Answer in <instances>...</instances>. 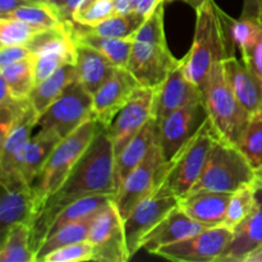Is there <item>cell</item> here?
Returning a JSON list of instances; mask_svg holds the SVG:
<instances>
[{
    "label": "cell",
    "mask_w": 262,
    "mask_h": 262,
    "mask_svg": "<svg viewBox=\"0 0 262 262\" xmlns=\"http://www.w3.org/2000/svg\"><path fill=\"white\" fill-rule=\"evenodd\" d=\"M165 164L166 159L158 141L145 159L128 174L115 194L114 202L123 220L141 201L158 188Z\"/></svg>",
    "instance_id": "cell-9"
},
{
    "label": "cell",
    "mask_w": 262,
    "mask_h": 262,
    "mask_svg": "<svg viewBox=\"0 0 262 262\" xmlns=\"http://www.w3.org/2000/svg\"><path fill=\"white\" fill-rule=\"evenodd\" d=\"M117 68L99 50L84 43H77V79L90 94L94 95L114 74Z\"/></svg>",
    "instance_id": "cell-24"
},
{
    "label": "cell",
    "mask_w": 262,
    "mask_h": 262,
    "mask_svg": "<svg viewBox=\"0 0 262 262\" xmlns=\"http://www.w3.org/2000/svg\"><path fill=\"white\" fill-rule=\"evenodd\" d=\"M145 87L127 68H117L112 77L92 95V118L107 128L118 113Z\"/></svg>",
    "instance_id": "cell-13"
},
{
    "label": "cell",
    "mask_w": 262,
    "mask_h": 262,
    "mask_svg": "<svg viewBox=\"0 0 262 262\" xmlns=\"http://www.w3.org/2000/svg\"><path fill=\"white\" fill-rule=\"evenodd\" d=\"M252 186L255 187V188H262V165L253 170Z\"/></svg>",
    "instance_id": "cell-49"
},
{
    "label": "cell",
    "mask_w": 262,
    "mask_h": 262,
    "mask_svg": "<svg viewBox=\"0 0 262 262\" xmlns=\"http://www.w3.org/2000/svg\"><path fill=\"white\" fill-rule=\"evenodd\" d=\"M204 101L217 137L238 145L251 120V115L233 94L223 71V60L214 66L204 87Z\"/></svg>",
    "instance_id": "cell-6"
},
{
    "label": "cell",
    "mask_w": 262,
    "mask_h": 262,
    "mask_svg": "<svg viewBox=\"0 0 262 262\" xmlns=\"http://www.w3.org/2000/svg\"><path fill=\"white\" fill-rule=\"evenodd\" d=\"M143 20H145L143 18L138 17L135 13H128V14H113L112 17L90 27L77 25L74 22H72V26L79 32L91 33L102 37H129L137 32Z\"/></svg>",
    "instance_id": "cell-30"
},
{
    "label": "cell",
    "mask_w": 262,
    "mask_h": 262,
    "mask_svg": "<svg viewBox=\"0 0 262 262\" xmlns=\"http://www.w3.org/2000/svg\"><path fill=\"white\" fill-rule=\"evenodd\" d=\"M156 142H158V124H156V120L151 118L143 125L142 129L115 156L114 181L117 192L119 191L120 186L128 177V174L145 159V156Z\"/></svg>",
    "instance_id": "cell-23"
},
{
    "label": "cell",
    "mask_w": 262,
    "mask_h": 262,
    "mask_svg": "<svg viewBox=\"0 0 262 262\" xmlns=\"http://www.w3.org/2000/svg\"><path fill=\"white\" fill-rule=\"evenodd\" d=\"M224 76L243 109L255 117L262 113V79L237 56L223 60Z\"/></svg>",
    "instance_id": "cell-18"
},
{
    "label": "cell",
    "mask_w": 262,
    "mask_h": 262,
    "mask_svg": "<svg viewBox=\"0 0 262 262\" xmlns=\"http://www.w3.org/2000/svg\"><path fill=\"white\" fill-rule=\"evenodd\" d=\"M204 229L205 227L194 222L184 210L176 206L143 238L141 250L143 248L148 253L154 255V252L159 248L179 242Z\"/></svg>",
    "instance_id": "cell-20"
},
{
    "label": "cell",
    "mask_w": 262,
    "mask_h": 262,
    "mask_svg": "<svg viewBox=\"0 0 262 262\" xmlns=\"http://www.w3.org/2000/svg\"><path fill=\"white\" fill-rule=\"evenodd\" d=\"M216 137L211 122L207 119L199 132L166 161L158 188L178 199L186 196L205 170Z\"/></svg>",
    "instance_id": "cell-5"
},
{
    "label": "cell",
    "mask_w": 262,
    "mask_h": 262,
    "mask_svg": "<svg viewBox=\"0 0 262 262\" xmlns=\"http://www.w3.org/2000/svg\"><path fill=\"white\" fill-rule=\"evenodd\" d=\"M114 166L112 138L106 128L101 127L63 184L43 202L31 224V241L35 252L48 235L56 215L69 204L94 194L115 197Z\"/></svg>",
    "instance_id": "cell-1"
},
{
    "label": "cell",
    "mask_w": 262,
    "mask_h": 262,
    "mask_svg": "<svg viewBox=\"0 0 262 262\" xmlns=\"http://www.w3.org/2000/svg\"><path fill=\"white\" fill-rule=\"evenodd\" d=\"M77 81L76 64L63 67L48 78L37 82L30 95L31 104L36 114L40 115L59 99L69 84Z\"/></svg>",
    "instance_id": "cell-26"
},
{
    "label": "cell",
    "mask_w": 262,
    "mask_h": 262,
    "mask_svg": "<svg viewBox=\"0 0 262 262\" xmlns=\"http://www.w3.org/2000/svg\"><path fill=\"white\" fill-rule=\"evenodd\" d=\"M83 0H64L63 4L58 8V13L63 22H73V14L78 5Z\"/></svg>",
    "instance_id": "cell-45"
},
{
    "label": "cell",
    "mask_w": 262,
    "mask_h": 262,
    "mask_svg": "<svg viewBox=\"0 0 262 262\" xmlns=\"http://www.w3.org/2000/svg\"><path fill=\"white\" fill-rule=\"evenodd\" d=\"M0 78L7 83L8 89L14 96L30 97L36 84L33 55L0 68Z\"/></svg>",
    "instance_id": "cell-32"
},
{
    "label": "cell",
    "mask_w": 262,
    "mask_h": 262,
    "mask_svg": "<svg viewBox=\"0 0 262 262\" xmlns=\"http://www.w3.org/2000/svg\"><path fill=\"white\" fill-rule=\"evenodd\" d=\"M230 197V192H196L181 197L178 206L202 227H220L224 224Z\"/></svg>",
    "instance_id": "cell-21"
},
{
    "label": "cell",
    "mask_w": 262,
    "mask_h": 262,
    "mask_svg": "<svg viewBox=\"0 0 262 262\" xmlns=\"http://www.w3.org/2000/svg\"><path fill=\"white\" fill-rule=\"evenodd\" d=\"M94 246L89 241L72 243L51 251L41 262H83L94 261Z\"/></svg>",
    "instance_id": "cell-40"
},
{
    "label": "cell",
    "mask_w": 262,
    "mask_h": 262,
    "mask_svg": "<svg viewBox=\"0 0 262 262\" xmlns=\"http://www.w3.org/2000/svg\"><path fill=\"white\" fill-rule=\"evenodd\" d=\"M152 118V90L145 89L125 105L106 128L115 156Z\"/></svg>",
    "instance_id": "cell-17"
},
{
    "label": "cell",
    "mask_w": 262,
    "mask_h": 262,
    "mask_svg": "<svg viewBox=\"0 0 262 262\" xmlns=\"http://www.w3.org/2000/svg\"><path fill=\"white\" fill-rule=\"evenodd\" d=\"M87 241L94 246V261L125 262L130 258L124 223L114 200L95 215Z\"/></svg>",
    "instance_id": "cell-11"
},
{
    "label": "cell",
    "mask_w": 262,
    "mask_h": 262,
    "mask_svg": "<svg viewBox=\"0 0 262 262\" xmlns=\"http://www.w3.org/2000/svg\"><path fill=\"white\" fill-rule=\"evenodd\" d=\"M71 30L77 43H84V45L96 49L118 68H127L133 43H135V35L129 37H102V36L91 35V33L79 32L74 30L72 22Z\"/></svg>",
    "instance_id": "cell-27"
},
{
    "label": "cell",
    "mask_w": 262,
    "mask_h": 262,
    "mask_svg": "<svg viewBox=\"0 0 262 262\" xmlns=\"http://www.w3.org/2000/svg\"><path fill=\"white\" fill-rule=\"evenodd\" d=\"M101 127L97 120L90 119L56 145L35 181L31 183L36 202V215L43 202L63 184Z\"/></svg>",
    "instance_id": "cell-4"
},
{
    "label": "cell",
    "mask_w": 262,
    "mask_h": 262,
    "mask_svg": "<svg viewBox=\"0 0 262 262\" xmlns=\"http://www.w3.org/2000/svg\"><path fill=\"white\" fill-rule=\"evenodd\" d=\"M115 14L113 0H83L73 14V22L81 26H95Z\"/></svg>",
    "instance_id": "cell-39"
},
{
    "label": "cell",
    "mask_w": 262,
    "mask_h": 262,
    "mask_svg": "<svg viewBox=\"0 0 262 262\" xmlns=\"http://www.w3.org/2000/svg\"><path fill=\"white\" fill-rule=\"evenodd\" d=\"M28 4H33V3L27 2V0H0V17H5L18 8Z\"/></svg>",
    "instance_id": "cell-46"
},
{
    "label": "cell",
    "mask_w": 262,
    "mask_h": 262,
    "mask_svg": "<svg viewBox=\"0 0 262 262\" xmlns=\"http://www.w3.org/2000/svg\"><path fill=\"white\" fill-rule=\"evenodd\" d=\"M207 119L206 105L205 101H201L176 110L156 122L159 145L166 161L170 160L179 148L199 132Z\"/></svg>",
    "instance_id": "cell-14"
},
{
    "label": "cell",
    "mask_w": 262,
    "mask_h": 262,
    "mask_svg": "<svg viewBox=\"0 0 262 262\" xmlns=\"http://www.w3.org/2000/svg\"><path fill=\"white\" fill-rule=\"evenodd\" d=\"M243 63L262 79V22L258 35L241 50Z\"/></svg>",
    "instance_id": "cell-41"
},
{
    "label": "cell",
    "mask_w": 262,
    "mask_h": 262,
    "mask_svg": "<svg viewBox=\"0 0 262 262\" xmlns=\"http://www.w3.org/2000/svg\"><path fill=\"white\" fill-rule=\"evenodd\" d=\"M179 63L169 49L164 28V3L146 18L137 32L127 69L145 89L154 90Z\"/></svg>",
    "instance_id": "cell-2"
},
{
    "label": "cell",
    "mask_w": 262,
    "mask_h": 262,
    "mask_svg": "<svg viewBox=\"0 0 262 262\" xmlns=\"http://www.w3.org/2000/svg\"><path fill=\"white\" fill-rule=\"evenodd\" d=\"M233 238V229L220 225L205 228L188 238L164 246L154 255L178 262H217Z\"/></svg>",
    "instance_id": "cell-10"
},
{
    "label": "cell",
    "mask_w": 262,
    "mask_h": 262,
    "mask_svg": "<svg viewBox=\"0 0 262 262\" xmlns=\"http://www.w3.org/2000/svg\"><path fill=\"white\" fill-rule=\"evenodd\" d=\"M97 212H95V214L90 215V216L87 217H83V219L78 220V222L71 223V224L66 225V227L60 228L59 230H56V232L48 235V237L42 241V243H41L40 247H38L37 252H36V262L42 261L43 257H45L48 253L56 250V248L72 245V243L87 241L90 228H91L94 217Z\"/></svg>",
    "instance_id": "cell-29"
},
{
    "label": "cell",
    "mask_w": 262,
    "mask_h": 262,
    "mask_svg": "<svg viewBox=\"0 0 262 262\" xmlns=\"http://www.w3.org/2000/svg\"><path fill=\"white\" fill-rule=\"evenodd\" d=\"M0 229L4 234L12 225L28 224L36 216V202L31 184L19 171L0 174Z\"/></svg>",
    "instance_id": "cell-15"
},
{
    "label": "cell",
    "mask_w": 262,
    "mask_h": 262,
    "mask_svg": "<svg viewBox=\"0 0 262 262\" xmlns=\"http://www.w3.org/2000/svg\"><path fill=\"white\" fill-rule=\"evenodd\" d=\"M0 18H14V19L26 20L41 28H51L63 23L58 10L54 8V5L48 4V3L23 5L10 14Z\"/></svg>",
    "instance_id": "cell-36"
},
{
    "label": "cell",
    "mask_w": 262,
    "mask_h": 262,
    "mask_svg": "<svg viewBox=\"0 0 262 262\" xmlns=\"http://www.w3.org/2000/svg\"><path fill=\"white\" fill-rule=\"evenodd\" d=\"M161 3H166V2H173V0H160Z\"/></svg>",
    "instance_id": "cell-54"
},
{
    "label": "cell",
    "mask_w": 262,
    "mask_h": 262,
    "mask_svg": "<svg viewBox=\"0 0 262 262\" xmlns=\"http://www.w3.org/2000/svg\"><path fill=\"white\" fill-rule=\"evenodd\" d=\"M253 170L237 146L216 137L205 170L187 194L205 191L233 193L243 184L252 183Z\"/></svg>",
    "instance_id": "cell-7"
},
{
    "label": "cell",
    "mask_w": 262,
    "mask_h": 262,
    "mask_svg": "<svg viewBox=\"0 0 262 262\" xmlns=\"http://www.w3.org/2000/svg\"><path fill=\"white\" fill-rule=\"evenodd\" d=\"M42 3H48V4H50V0H41Z\"/></svg>",
    "instance_id": "cell-53"
},
{
    "label": "cell",
    "mask_w": 262,
    "mask_h": 262,
    "mask_svg": "<svg viewBox=\"0 0 262 262\" xmlns=\"http://www.w3.org/2000/svg\"><path fill=\"white\" fill-rule=\"evenodd\" d=\"M255 202L256 188L252 186V183L243 184L239 188L235 189L230 197L229 206H228L223 225L234 230L252 211Z\"/></svg>",
    "instance_id": "cell-34"
},
{
    "label": "cell",
    "mask_w": 262,
    "mask_h": 262,
    "mask_svg": "<svg viewBox=\"0 0 262 262\" xmlns=\"http://www.w3.org/2000/svg\"><path fill=\"white\" fill-rule=\"evenodd\" d=\"M237 147L253 169L262 165V114L251 118Z\"/></svg>",
    "instance_id": "cell-38"
},
{
    "label": "cell",
    "mask_w": 262,
    "mask_h": 262,
    "mask_svg": "<svg viewBox=\"0 0 262 262\" xmlns=\"http://www.w3.org/2000/svg\"><path fill=\"white\" fill-rule=\"evenodd\" d=\"M63 3H64V0H50V4L54 5V8H55V9H58V8L63 4Z\"/></svg>",
    "instance_id": "cell-51"
},
{
    "label": "cell",
    "mask_w": 262,
    "mask_h": 262,
    "mask_svg": "<svg viewBox=\"0 0 262 262\" xmlns=\"http://www.w3.org/2000/svg\"><path fill=\"white\" fill-rule=\"evenodd\" d=\"M262 245V188H256V202L248 216L233 230V238L217 262H243Z\"/></svg>",
    "instance_id": "cell-19"
},
{
    "label": "cell",
    "mask_w": 262,
    "mask_h": 262,
    "mask_svg": "<svg viewBox=\"0 0 262 262\" xmlns=\"http://www.w3.org/2000/svg\"><path fill=\"white\" fill-rule=\"evenodd\" d=\"M94 97L77 81L69 84L56 101L37 118V127L53 130L66 138L92 118Z\"/></svg>",
    "instance_id": "cell-8"
},
{
    "label": "cell",
    "mask_w": 262,
    "mask_h": 262,
    "mask_svg": "<svg viewBox=\"0 0 262 262\" xmlns=\"http://www.w3.org/2000/svg\"><path fill=\"white\" fill-rule=\"evenodd\" d=\"M35 59V74L36 83L49 76L55 73L63 67L69 64H76L77 46L68 49H58V50L45 51V53L33 55Z\"/></svg>",
    "instance_id": "cell-35"
},
{
    "label": "cell",
    "mask_w": 262,
    "mask_h": 262,
    "mask_svg": "<svg viewBox=\"0 0 262 262\" xmlns=\"http://www.w3.org/2000/svg\"><path fill=\"white\" fill-rule=\"evenodd\" d=\"M115 14H128L130 13V0H113Z\"/></svg>",
    "instance_id": "cell-47"
},
{
    "label": "cell",
    "mask_w": 262,
    "mask_h": 262,
    "mask_svg": "<svg viewBox=\"0 0 262 262\" xmlns=\"http://www.w3.org/2000/svg\"><path fill=\"white\" fill-rule=\"evenodd\" d=\"M0 91V133L4 135L33 106L30 97L14 96L3 79Z\"/></svg>",
    "instance_id": "cell-33"
},
{
    "label": "cell",
    "mask_w": 262,
    "mask_h": 262,
    "mask_svg": "<svg viewBox=\"0 0 262 262\" xmlns=\"http://www.w3.org/2000/svg\"><path fill=\"white\" fill-rule=\"evenodd\" d=\"M204 101V91L187 77L182 59L152 90V118L159 122L170 113Z\"/></svg>",
    "instance_id": "cell-16"
},
{
    "label": "cell",
    "mask_w": 262,
    "mask_h": 262,
    "mask_svg": "<svg viewBox=\"0 0 262 262\" xmlns=\"http://www.w3.org/2000/svg\"><path fill=\"white\" fill-rule=\"evenodd\" d=\"M113 200H114V196H109V194H94V196L76 200L74 202L69 204L68 206L64 207L56 215L55 219L51 223L48 235L56 232L60 228L66 227V225L71 224V223L78 222V220L83 219V217H87L90 215L95 214V212L100 211L102 207L106 206Z\"/></svg>",
    "instance_id": "cell-31"
},
{
    "label": "cell",
    "mask_w": 262,
    "mask_h": 262,
    "mask_svg": "<svg viewBox=\"0 0 262 262\" xmlns=\"http://www.w3.org/2000/svg\"><path fill=\"white\" fill-rule=\"evenodd\" d=\"M178 201L179 199L174 194L156 188L123 220L128 253L130 257L141 250L143 238L166 216L169 211L178 206Z\"/></svg>",
    "instance_id": "cell-12"
},
{
    "label": "cell",
    "mask_w": 262,
    "mask_h": 262,
    "mask_svg": "<svg viewBox=\"0 0 262 262\" xmlns=\"http://www.w3.org/2000/svg\"><path fill=\"white\" fill-rule=\"evenodd\" d=\"M32 56L27 45H8L0 48V68Z\"/></svg>",
    "instance_id": "cell-42"
},
{
    "label": "cell",
    "mask_w": 262,
    "mask_h": 262,
    "mask_svg": "<svg viewBox=\"0 0 262 262\" xmlns=\"http://www.w3.org/2000/svg\"><path fill=\"white\" fill-rule=\"evenodd\" d=\"M243 262H262V245L255 251H252L250 255L246 256Z\"/></svg>",
    "instance_id": "cell-48"
},
{
    "label": "cell",
    "mask_w": 262,
    "mask_h": 262,
    "mask_svg": "<svg viewBox=\"0 0 262 262\" xmlns=\"http://www.w3.org/2000/svg\"><path fill=\"white\" fill-rule=\"evenodd\" d=\"M27 2L33 3V4H36V3H42V2H41V0H27Z\"/></svg>",
    "instance_id": "cell-52"
},
{
    "label": "cell",
    "mask_w": 262,
    "mask_h": 262,
    "mask_svg": "<svg viewBox=\"0 0 262 262\" xmlns=\"http://www.w3.org/2000/svg\"><path fill=\"white\" fill-rule=\"evenodd\" d=\"M261 114H262V113H261Z\"/></svg>",
    "instance_id": "cell-55"
},
{
    "label": "cell",
    "mask_w": 262,
    "mask_h": 262,
    "mask_svg": "<svg viewBox=\"0 0 262 262\" xmlns=\"http://www.w3.org/2000/svg\"><path fill=\"white\" fill-rule=\"evenodd\" d=\"M37 118L35 109L31 107L7 133L2 135L0 174L18 171L23 151L32 137L33 129L37 127Z\"/></svg>",
    "instance_id": "cell-22"
},
{
    "label": "cell",
    "mask_w": 262,
    "mask_h": 262,
    "mask_svg": "<svg viewBox=\"0 0 262 262\" xmlns=\"http://www.w3.org/2000/svg\"><path fill=\"white\" fill-rule=\"evenodd\" d=\"M196 14L193 42L182 58V64L187 77L204 90L211 69L227 55L215 0H205L196 9Z\"/></svg>",
    "instance_id": "cell-3"
},
{
    "label": "cell",
    "mask_w": 262,
    "mask_h": 262,
    "mask_svg": "<svg viewBox=\"0 0 262 262\" xmlns=\"http://www.w3.org/2000/svg\"><path fill=\"white\" fill-rule=\"evenodd\" d=\"M160 4V0H130V13L146 19Z\"/></svg>",
    "instance_id": "cell-43"
},
{
    "label": "cell",
    "mask_w": 262,
    "mask_h": 262,
    "mask_svg": "<svg viewBox=\"0 0 262 262\" xmlns=\"http://www.w3.org/2000/svg\"><path fill=\"white\" fill-rule=\"evenodd\" d=\"M0 262H36L28 224H14L3 234Z\"/></svg>",
    "instance_id": "cell-28"
},
{
    "label": "cell",
    "mask_w": 262,
    "mask_h": 262,
    "mask_svg": "<svg viewBox=\"0 0 262 262\" xmlns=\"http://www.w3.org/2000/svg\"><path fill=\"white\" fill-rule=\"evenodd\" d=\"M43 28L14 18H0V46L27 45Z\"/></svg>",
    "instance_id": "cell-37"
},
{
    "label": "cell",
    "mask_w": 262,
    "mask_h": 262,
    "mask_svg": "<svg viewBox=\"0 0 262 262\" xmlns=\"http://www.w3.org/2000/svg\"><path fill=\"white\" fill-rule=\"evenodd\" d=\"M241 18L262 20V0H245Z\"/></svg>",
    "instance_id": "cell-44"
},
{
    "label": "cell",
    "mask_w": 262,
    "mask_h": 262,
    "mask_svg": "<svg viewBox=\"0 0 262 262\" xmlns=\"http://www.w3.org/2000/svg\"><path fill=\"white\" fill-rule=\"evenodd\" d=\"M60 141L61 138L58 133L42 128H40L37 133L32 135L23 151L18 166V171L25 177L28 183L31 184L35 181L43 164Z\"/></svg>",
    "instance_id": "cell-25"
},
{
    "label": "cell",
    "mask_w": 262,
    "mask_h": 262,
    "mask_svg": "<svg viewBox=\"0 0 262 262\" xmlns=\"http://www.w3.org/2000/svg\"><path fill=\"white\" fill-rule=\"evenodd\" d=\"M184 3H187L188 5H191L193 9H197V8L200 7L201 4H204L205 0H183Z\"/></svg>",
    "instance_id": "cell-50"
}]
</instances>
